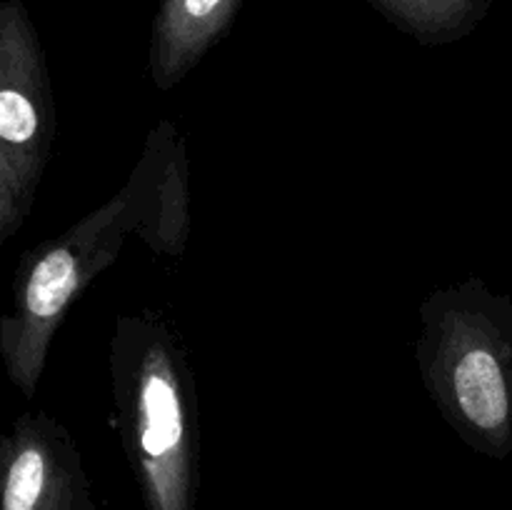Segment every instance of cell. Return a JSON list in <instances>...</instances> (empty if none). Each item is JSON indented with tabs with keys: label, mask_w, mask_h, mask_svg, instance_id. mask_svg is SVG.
I'll return each mask as SVG.
<instances>
[{
	"label": "cell",
	"mask_w": 512,
	"mask_h": 510,
	"mask_svg": "<svg viewBox=\"0 0 512 510\" xmlns=\"http://www.w3.org/2000/svg\"><path fill=\"white\" fill-rule=\"evenodd\" d=\"M190 235L185 138L163 120L150 130L123 188L65 233L25 250L15 268L13 308L0 315V360L10 383L33 398L50 345L80 295L118 260L125 240L183 255Z\"/></svg>",
	"instance_id": "cell-1"
},
{
	"label": "cell",
	"mask_w": 512,
	"mask_h": 510,
	"mask_svg": "<svg viewBox=\"0 0 512 510\" xmlns=\"http://www.w3.org/2000/svg\"><path fill=\"white\" fill-rule=\"evenodd\" d=\"M115 420L145 510H195L200 413L180 338L153 310L120 315L110 335Z\"/></svg>",
	"instance_id": "cell-2"
},
{
	"label": "cell",
	"mask_w": 512,
	"mask_h": 510,
	"mask_svg": "<svg viewBox=\"0 0 512 510\" xmlns=\"http://www.w3.org/2000/svg\"><path fill=\"white\" fill-rule=\"evenodd\" d=\"M415 363L445 423L475 453H512V295L470 275L420 303Z\"/></svg>",
	"instance_id": "cell-3"
},
{
	"label": "cell",
	"mask_w": 512,
	"mask_h": 510,
	"mask_svg": "<svg viewBox=\"0 0 512 510\" xmlns=\"http://www.w3.org/2000/svg\"><path fill=\"white\" fill-rule=\"evenodd\" d=\"M55 138L48 63L23 0L0 5V148L35 198Z\"/></svg>",
	"instance_id": "cell-4"
},
{
	"label": "cell",
	"mask_w": 512,
	"mask_h": 510,
	"mask_svg": "<svg viewBox=\"0 0 512 510\" xmlns=\"http://www.w3.org/2000/svg\"><path fill=\"white\" fill-rule=\"evenodd\" d=\"M0 510H98L70 430L23 413L0 435Z\"/></svg>",
	"instance_id": "cell-5"
},
{
	"label": "cell",
	"mask_w": 512,
	"mask_h": 510,
	"mask_svg": "<svg viewBox=\"0 0 512 510\" xmlns=\"http://www.w3.org/2000/svg\"><path fill=\"white\" fill-rule=\"evenodd\" d=\"M243 0H160L150 30V78L170 90L223 38Z\"/></svg>",
	"instance_id": "cell-6"
},
{
	"label": "cell",
	"mask_w": 512,
	"mask_h": 510,
	"mask_svg": "<svg viewBox=\"0 0 512 510\" xmlns=\"http://www.w3.org/2000/svg\"><path fill=\"white\" fill-rule=\"evenodd\" d=\"M395 28L425 45H445L478 28L493 0H370Z\"/></svg>",
	"instance_id": "cell-7"
},
{
	"label": "cell",
	"mask_w": 512,
	"mask_h": 510,
	"mask_svg": "<svg viewBox=\"0 0 512 510\" xmlns=\"http://www.w3.org/2000/svg\"><path fill=\"white\" fill-rule=\"evenodd\" d=\"M30 205L33 200L28 198L8 155L0 148V245L18 233L25 215L30 213Z\"/></svg>",
	"instance_id": "cell-8"
},
{
	"label": "cell",
	"mask_w": 512,
	"mask_h": 510,
	"mask_svg": "<svg viewBox=\"0 0 512 510\" xmlns=\"http://www.w3.org/2000/svg\"><path fill=\"white\" fill-rule=\"evenodd\" d=\"M0 5H3V0H0Z\"/></svg>",
	"instance_id": "cell-9"
}]
</instances>
